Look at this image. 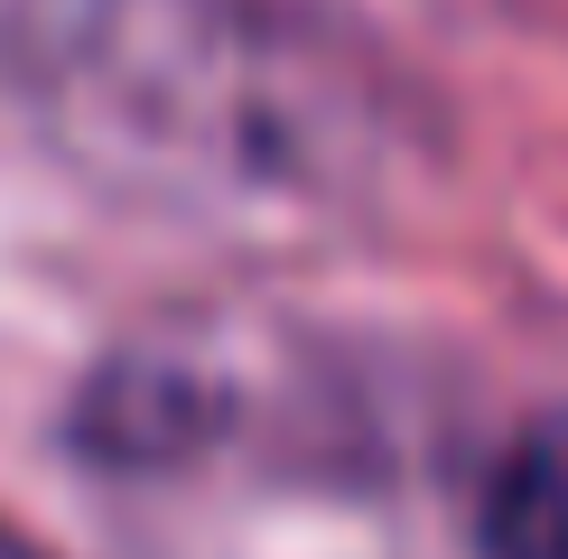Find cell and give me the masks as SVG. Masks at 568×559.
<instances>
[{"label":"cell","instance_id":"6da1fadb","mask_svg":"<svg viewBox=\"0 0 568 559\" xmlns=\"http://www.w3.org/2000/svg\"><path fill=\"white\" fill-rule=\"evenodd\" d=\"M10 57L75 150L196 205L345 215L410 159V93L298 0H10Z\"/></svg>","mask_w":568,"mask_h":559},{"label":"cell","instance_id":"7a4b0ae2","mask_svg":"<svg viewBox=\"0 0 568 559\" xmlns=\"http://www.w3.org/2000/svg\"><path fill=\"white\" fill-rule=\"evenodd\" d=\"M476 559H568V402L531 410L476 485Z\"/></svg>","mask_w":568,"mask_h":559},{"label":"cell","instance_id":"3957f363","mask_svg":"<svg viewBox=\"0 0 568 559\" xmlns=\"http://www.w3.org/2000/svg\"><path fill=\"white\" fill-rule=\"evenodd\" d=\"M0 559H57V550H38L29 531H10V522H0Z\"/></svg>","mask_w":568,"mask_h":559}]
</instances>
